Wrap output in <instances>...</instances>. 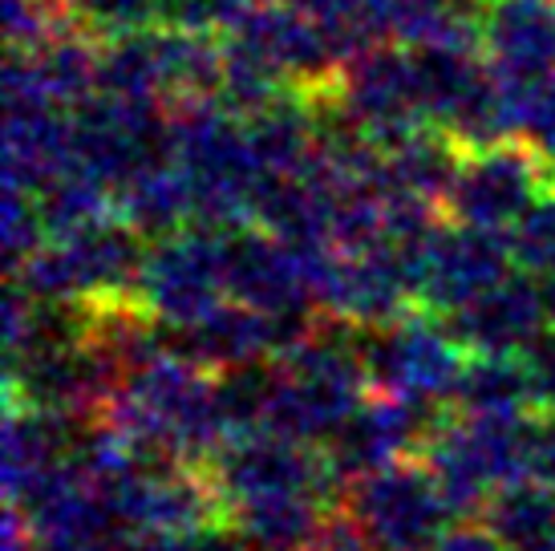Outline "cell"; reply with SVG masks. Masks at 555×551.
<instances>
[{
    "label": "cell",
    "mask_w": 555,
    "mask_h": 551,
    "mask_svg": "<svg viewBox=\"0 0 555 551\" xmlns=\"http://www.w3.org/2000/svg\"><path fill=\"white\" fill-rule=\"evenodd\" d=\"M447 551H499L494 543H482V539H459V543H450Z\"/></svg>",
    "instance_id": "1"
}]
</instances>
